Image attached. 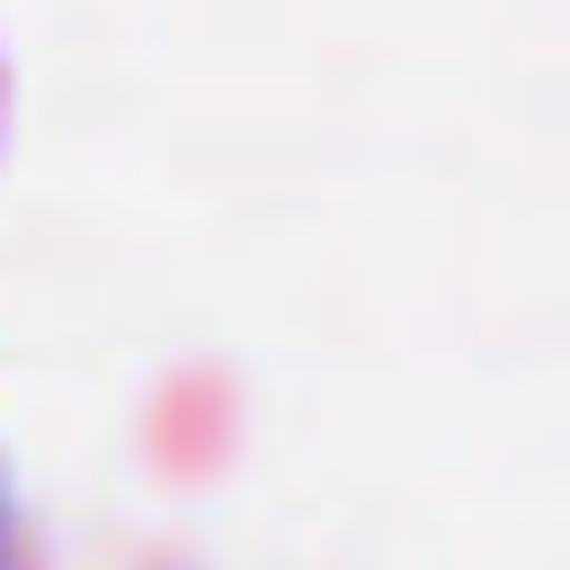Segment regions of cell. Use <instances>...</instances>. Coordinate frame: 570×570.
<instances>
[{"instance_id":"1","label":"cell","mask_w":570,"mask_h":570,"mask_svg":"<svg viewBox=\"0 0 570 570\" xmlns=\"http://www.w3.org/2000/svg\"><path fill=\"white\" fill-rule=\"evenodd\" d=\"M0 570H10V523H0Z\"/></svg>"}]
</instances>
